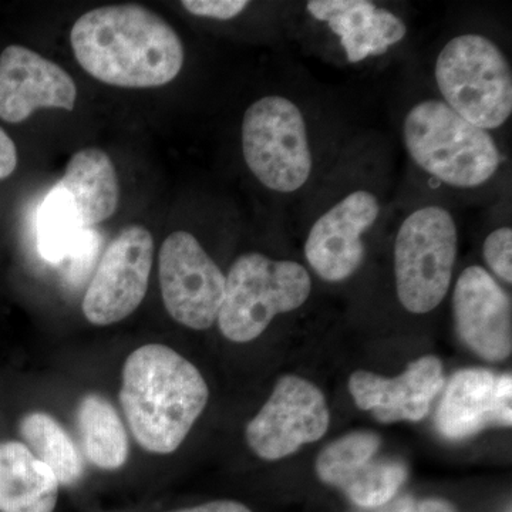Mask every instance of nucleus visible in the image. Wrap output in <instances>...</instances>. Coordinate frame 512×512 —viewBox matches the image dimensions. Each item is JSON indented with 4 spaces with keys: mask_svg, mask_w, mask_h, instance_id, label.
<instances>
[{
    "mask_svg": "<svg viewBox=\"0 0 512 512\" xmlns=\"http://www.w3.org/2000/svg\"><path fill=\"white\" fill-rule=\"evenodd\" d=\"M437 86L444 103L481 130H495L512 113L508 60L488 37H454L437 57Z\"/></svg>",
    "mask_w": 512,
    "mask_h": 512,
    "instance_id": "nucleus-5",
    "label": "nucleus"
},
{
    "mask_svg": "<svg viewBox=\"0 0 512 512\" xmlns=\"http://www.w3.org/2000/svg\"><path fill=\"white\" fill-rule=\"evenodd\" d=\"M62 185L86 228L109 220L119 205V181L110 157L97 148L74 154L67 164Z\"/></svg>",
    "mask_w": 512,
    "mask_h": 512,
    "instance_id": "nucleus-18",
    "label": "nucleus"
},
{
    "mask_svg": "<svg viewBox=\"0 0 512 512\" xmlns=\"http://www.w3.org/2000/svg\"><path fill=\"white\" fill-rule=\"evenodd\" d=\"M59 481L19 441L0 443V512H53Z\"/></svg>",
    "mask_w": 512,
    "mask_h": 512,
    "instance_id": "nucleus-17",
    "label": "nucleus"
},
{
    "mask_svg": "<svg viewBox=\"0 0 512 512\" xmlns=\"http://www.w3.org/2000/svg\"><path fill=\"white\" fill-rule=\"evenodd\" d=\"M175 512H252L244 504L237 501H212V503L198 505V507L187 508Z\"/></svg>",
    "mask_w": 512,
    "mask_h": 512,
    "instance_id": "nucleus-29",
    "label": "nucleus"
},
{
    "mask_svg": "<svg viewBox=\"0 0 512 512\" xmlns=\"http://www.w3.org/2000/svg\"><path fill=\"white\" fill-rule=\"evenodd\" d=\"M19 430L26 447L52 470L60 485L79 483L84 473L83 458L55 417L42 412L26 414Z\"/></svg>",
    "mask_w": 512,
    "mask_h": 512,
    "instance_id": "nucleus-21",
    "label": "nucleus"
},
{
    "mask_svg": "<svg viewBox=\"0 0 512 512\" xmlns=\"http://www.w3.org/2000/svg\"><path fill=\"white\" fill-rule=\"evenodd\" d=\"M165 309L180 325L210 329L218 319L225 295V275L190 232L165 239L158 258Z\"/></svg>",
    "mask_w": 512,
    "mask_h": 512,
    "instance_id": "nucleus-8",
    "label": "nucleus"
},
{
    "mask_svg": "<svg viewBox=\"0 0 512 512\" xmlns=\"http://www.w3.org/2000/svg\"><path fill=\"white\" fill-rule=\"evenodd\" d=\"M485 262L498 278L507 284L512 282V229H495L484 242Z\"/></svg>",
    "mask_w": 512,
    "mask_h": 512,
    "instance_id": "nucleus-24",
    "label": "nucleus"
},
{
    "mask_svg": "<svg viewBox=\"0 0 512 512\" xmlns=\"http://www.w3.org/2000/svg\"><path fill=\"white\" fill-rule=\"evenodd\" d=\"M497 377L485 369L460 370L451 377L437 410L436 426L448 440H464L488 426H498Z\"/></svg>",
    "mask_w": 512,
    "mask_h": 512,
    "instance_id": "nucleus-16",
    "label": "nucleus"
},
{
    "mask_svg": "<svg viewBox=\"0 0 512 512\" xmlns=\"http://www.w3.org/2000/svg\"><path fill=\"white\" fill-rule=\"evenodd\" d=\"M242 153L264 187L295 192L308 183L312 153L302 111L282 96L255 101L242 120Z\"/></svg>",
    "mask_w": 512,
    "mask_h": 512,
    "instance_id": "nucleus-7",
    "label": "nucleus"
},
{
    "mask_svg": "<svg viewBox=\"0 0 512 512\" xmlns=\"http://www.w3.org/2000/svg\"><path fill=\"white\" fill-rule=\"evenodd\" d=\"M403 138L414 163L451 187H480L500 167V151L490 133L458 116L443 100L416 104L404 119Z\"/></svg>",
    "mask_w": 512,
    "mask_h": 512,
    "instance_id": "nucleus-3",
    "label": "nucleus"
},
{
    "mask_svg": "<svg viewBox=\"0 0 512 512\" xmlns=\"http://www.w3.org/2000/svg\"><path fill=\"white\" fill-rule=\"evenodd\" d=\"M454 320L461 340L490 362L512 350L511 299L481 266H468L453 295Z\"/></svg>",
    "mask_w": 512,
    "mask_h": 512,
    "instance_id": "nucleus-12",
    "label": "nucleus"
},
{
    "mask_svg": "<svg viewBox=\"0 0 512 512\" xmlns=\"http://www.w3.org/2000/svg\"><path fill=\"white\" fill-rule=\"evenodd\" d=\"M511 400L512 377L508 373V375L497 377V384H495V409H497L498 426H511Z\"/></svg>",
    "mask_w": 512,
    "mask_h": 512,
    "instance_id": "nucleus-27",
    "label": "nucleus"
},
{
    "mask_svg": "<svg viewBox=\"0 0 512 512\" xmlns=\"http://www.w3.org/2000/svg\"><path fill=\"white\" fill-rule=\"evenodd\" d=\"M379 436L373 433H352L329 444L316 461V473L323 483L346 487L379 451Z\"/></svg>",
    "mask_w": 512,
    "mask_h": 512,
    "instance_id": "nucleus-22",
    "label": "nucleus"
},
{
    "mask_svg": "<svg viewBox=\"0 0 512 512\" xmlns=\"http://www.w3.org/2000/svg\"><path fill=\"white\" fill-rule=\"evenodd\" d=\"M406 478L403 464L372 460L342 491L357 507L376 510L392 501Z\"/></svg>",
    "mask_w": 512,
    "mask_h": 512,
    "instance_id": "nucleus-23",
    "label": "nucleus"
},
{
    "mask_svg": "<svg viewBox=\"0 0 512 512\" xmlns=\"http://www.w3.org/2000/svg\"><path fill=\"white\" fill-rule=\"evenodd\" d=\"M37 249L46 261H92L99 238L80 221L69 194L57 184L40 204L36 218Z\"/></svg>",
    "mask_w": 512,
    "mask_h": 512,
    "instance_id": "nucleus-19",
    "label": "nucleus"
},
{
    "mask_svg": "<svg viewBox=\"0 0 512 512\" xmlns=\"http://www.w3.org/2000/svg\"><path fill=\"white\" fill-rule=\"evenodd\" d=\"M457 252L456 222L444 208H420L403 221L394 244V274L407 311L423 315L443 302Z\"/></svg>",
    "mask_w": 512,
    "mask_h": 512,
    "instance_id": "nucleus-6",
    "label": "nucleus"
},
{
    "mask_svg": "<svg viewBox=\"0 0 512 512\" xmlns=\"http://www.w3.org/2000/svg\"><path fill=\"white\" fill-rule=\"evenodd\" d=\"M373 512H457L453 505L443 500L416 501L412 498H403L393 504H386L376 508Z\"/></svg>",
    "mask_w": 512,
    "mask_h": 512,
    "instance_id": "nucleus-26",
    "label": "nucleus"
},
{
    "mask_svg": "<svg viewBox=\"0 0 512 512\" xmlns=\"http://www.w3.org/2000/svg\"><path fill=\"white\" fill-rule=\"evenodd\" d=\"M77 424L90 463L101 470H117L127 463L126 427L109 400L97 393L84 396L77 409Z\"/></svg>",
    "mask_w": 512,
    "mask_h": 512,
    "instance_id": "nucleus-20",
    "label": "nucleus"
},
{
    "mask_svg": "<svg viewBox=\"0 0 512 512\" xmlns=\"http://www.w3.org/2000/svg\"><path fill=\"white\" fill-rule=\"evenodd\" d=\"M443 386V366L436 356L420 357L394 379L365 370H357L349 379L356 406L373 412L382 423L423 420Z\"/></svg>",
    "mask_w": 512,
    "mask_h": 512,
    "instance_id": "nucleus-14",
    "label": "nucleus"
},
{
    "mask_svg": "<svg viewBox=\"0 0 512 512\" xmlns=\"http://www.w3.org/2000/svg\"><path fill=\"white\" fill-rule=\"evenodd\" d=\"M329 410L325 396L298 376H284L261 412L249 421L248 446L262 460H281L325 436Z\"/></svg>",
    "mask_w": 512,
    "mask_h": 512,
    "instance_id": "nucleus-10",
    "label": "nucleus"
},
{
    "mask_svg": "<svg viewBox=\"0 0 512 512\" xmlns=\"http://www.w3.org/2000/svg\"><path fill=\"white\" fill-rule=\"evenodd\" d=\"M183 6L192 15L200 16V18L229 20L241 15L248 8L249 2H245V0H185Z\"/></svg>",
    "mask_w": 512,
    "mask_h": 512,
    "instance_id": "nucleus-25",
    "label": "nucleus"
},
{
    "mask_svg": "<svg viewBox=\"0 0 512 512\" xmlns=\"http://www.w3.org/2000/svg\"><path fill=\"white\" fill-rule=\"evenodd\" d=\"M208 399L200 370L168 346H141L124 363L121 407L134 439L148 453H174Z\"/></svg>",
    "mask_w": 512,
    "mask_h": 512,
    "instance_id": "nucleus-2",
    "label": "nucleus"
},
{
    "mask_svg": "<svg viewBox=\"0 0 512 512\" xmlns=\"http://www.w3.org/2000/svg\"><path fill=\"white\" fill-rule=\"evenodd\" d=\"M311 291V275L298 262L274 261L256 252L241 255L225 276L217 319L221 333L231 342H251L275 316L301 308Z\"/></svg>",
    "mask_w": 512,
    "mask_h": 512,
    "instance_id": "nucleus-4",
    "label": "nucleus"
},
{
    "mask_svg": "<svg viewBox=\"0 0 512 512\" xmlns=\"http://www.w3.org/2000/svg\"><path fill=\"white\" fill-rule=\"evenodd\" d=\"M306 8L313 18L328 22L350 63L384 55L407 33L399 16L367 0H311Z\"/></svg>",
    "mask_w": 512,
    "mask_h": 512,
    "instance_id": "nucleus-15",
    "label": "nucleus"
},
{
    "mask_svg": "<svg viewBox=\"0 0 512 512\" xmlns=\"http://www.w3.org/2000/svg\"><path fill=\"white\" fill-rule=\"evenodd\" d=\"M153 254L148 229L141 225L121 229L104 252L83 298V313L90 323L113 325L136 311L146 298Z\"/></svg>",
    "mask_w": 512,
    "mask_h": 512,
    "instance_id": "nucleus-9",
    "label": "nucleus"
},
{
    "mask_svg": "<svg viewBox=\"0 0 512 512\" xmlns=\"http://www.w3.org/2000/svg\"><path fill=\"white\" fill-rule=\"evenodd\" d=\"M18 165V151L12 138L0 128V180L12 175Z\"/></svg>",
    "mask_w": 512,
    "mask_h": 512,
    "instance_id": "nucleus-28",
    "label": "nucleus"
},
{
    "mask_svg": "<svg viewBox=\"0 0 512 512\" xmlns=\"http://www.w3.org/2000/svg\"><path fill=\"white\" fill-rule=\"evenodd\" d=\"M74 56L94 79L126 89L173 82L183 69L184 47L157 13L138 5L90 10L70 33Z\"/></svg>",
    "mask_w": 512,
    "mask_h": 512,
    "instance_id": "nucleus-1",
    "label": "nucleus"
},
{
    "mask_svg": "<svg viewBox=\"0 0 512 512\" xmlns=\"http://www.w3.org/2000/svg\"><path fill=\"white\" fill-rule=\"evenodd\" d=\"M380 204L372 192L359 190L343 198L313 224L305 255L313 271L328 282L350 278L365 256L363 234L375 225Z\"/></svg>",
    "mask_w": 512,
    "mask_h": 512,
    "instance_id": "nucleus-11",
    "label": "nucleus"
},
{
    "mask_svg": "<svg viewBox=\"0 0 512 512\" xmlns=\"http://www.w3.org/2000/svg\"><path fill=\"white\" fill-rule=\"evenodd\" d=\"M76 97L70 74L33 50L9 46L0 55V119L20 123L39 109L72 111Z\"/></svg>",
    "mask_w": 512,
    "mask_h": 512,
    "instance_id": "nucleus-13",
    "label": "nucleus"
}]
</instances>
